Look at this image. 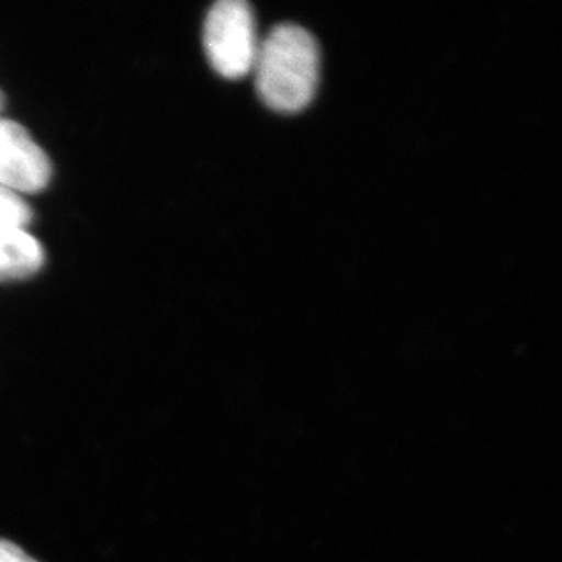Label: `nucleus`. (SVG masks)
Returning <instances> with one entry per match:
<instances>
[{"label":"nucleus","instance_id":"obj_1","mask_svg":"<svg viewBox=\"0 0 562 562\" xmlns=\"http://www.w3.org/2000/svg\"><path fill=\"white\" fill-rule=\"evenodd\" d=\"M318 69L321 52L312 33L295 24H279L259 43L255 85L271 110L303 112L317 91Z\"/></svg>","mask_w":562,"mask_h":562},{"label":"nucleus","instance_id":"obj_2","mask_svg":"<svg viewBox=\"0 0 562 562\" xmlns=\"http://www.w3.org/2000/svg\"><path fill=\"white\" fill-rule=\"evenodd\" d=\"M207 60L226 79H240L254 71L259 49L255 16L245 0H221L204 22Z\"/></svg>","mask_w":562,"mask_h":562},{"label":"nucleus","instance_id":"obj_3","mask_svg":"<svg viewBox=\"0 0 562 562\" xmlns=\"http://www.w3.org/2000/svg\"><path fill=\"white\" fill-rule=\"evenodd\" d=\"M52 162L26 127L0 119V187L19 195L48 187Z\"/></svg>","mask_w":562,"mask_h":562},{"label":"nucleus","instance_id":"obj_4","mask_svg":"<svg viewBox=\"0 0 562 562\" xmlns=\"http://www.w3.org/2000/svg\"><path fill=\"white\" fill-rule=\"evenodd\" d=\"M43 265V246L27 229L0 228V282L27 279Z\"/></svg>","mask_w":562,"mask_h":562},{"label":"nucleus","instance_id":"obj_5","mask_svg":"<svg viewBox=\"0 0 562 562\" xmlns=\"http://www.w3.org/2000/svg\"><path fill=\"white\" fill-rule=\"evenodd\" d=\"M32 223V207L22 195L8 188L0 187V228L26 229Z\"/></svg>","mask_w":562,"mask_h":562},{"label":"nucleus","instance_id":"obj_6","mask_svg":"<svg viewBox=\"0 0 562 562\" xmlns=\"http://www.w3.org/2000/svg\"><path fill=\"white\" fill-rule=\"evenodd\" d=\"M0 562H37L13 542L0 539Z\"/></svg>","mask_w":562,"mask_h":562},{"label":"nucleus","instance_id":"obj_7","mask_svg":"<svg viewBox=\"0 0 562 562\" xmlns=\"http://www.w3.org/2000/svg\"><path fill=\"white\" fill-rule=\"evenodd\" d=\"M0 106H2V95H0Z\"/></svg>","mask_w":562,"mask_h":562}]
</instances>
